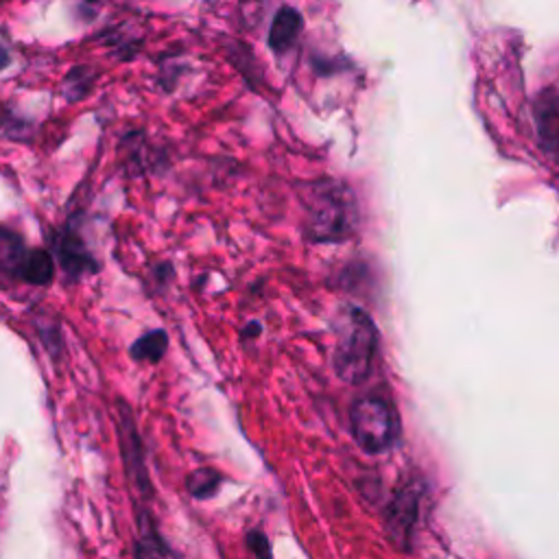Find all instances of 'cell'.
Segmentation results:
<instances>
[{
    "instance_id": "1",
    "label": "cell",
    "mask_w": 559,
    "mask_h": 559,
    "mask_svg": "<svg viewBox=\"0 0 559 559\" xmlns=\"http://www.w3.org/2000/svg\"><path fill=\"white\" fill-rule=\"evenodd\" d=\"M378 334L369 314L360 308H347L338 317L334 369L349 384H358L371 371Z\"/></svg>"
},
{
    "instance_id": "2",
    "label": "cell",
    "mask_w": 559,
    "mask_h": 559,
    "mask_svg": "<svg viewBox=\"0 0 559 559\" xmlns=\"http://www.w3.org/2000/svg\"><path fill=\"white\" fill-rule=\"evenodd\" d=\"M349 424L356 443L369 454L389 450L400 435L393 408L380 397H360L349 411Z\"/></svg>"
},
{
    "instance_id": "3",
    "label": "cell",
    "mask_w": 559,
    "mask_h": 559,
    "mask_svg": "<svg viewBox=\"0 0 559 559\" xmlns=\"http://www.w3.org/2000/svg\"><path fill=\"white\" fill-rule=\"evenodd\" d=\"M417 513H419V498L413 487H404L402 491H397L386 509L389 539L402 550H406L411 546Z\"/></svg>"
},
{
    "instance_id": "4",
    "label": "cell",
    "mask_w": 559,
    "mask_h": 559,
    "mask_svg": "<svg viewBox=\"0 0 559 559\" xmlns=\"http://www.w3.org/2000/svg\"><path fill=\"white\" fill-rule=\"evenodd\" d=\"M120 452H122V463H124L127 476L131 478L135 489L142 493H148L151 485H148V474L144 467L142 441H140L135 421L124 404L120 406Z\"/></svg>"
},
{
    "instance_id": "5",
    "label": "cell",
    "mask_w": 559,
    "mask_h": 559,
    "mask_svg": "<svg viewBox=\"0 0 559 559\" xmlns=\"http://www.w3.org/2000/svg\"><path fill=\"white\" fill-rule=\"evenodd\" d=\"M55 258L61 264L66 277L74 280V282L81 280L83 275L98 271L96 258L90 253V249L85 247L81 236L72 229H66L55 238Z\"/></svg>"
},
{
    "instance_id": "6",
    "label": "cell",
    "mask_w": 559,
    "mask_h": 559,
    "mask_svg": "<svg viewBox=\"0 0 559 559\" xmlns=\"http://www.w3.org/2000/svg\"><path fill=\"white\" fill-rule=\"evenodd\" d=\"M33 249H28L22 236L9 227H0V273L22 280L24 269L31 260Z\"/></svg>"
},
{
    "instance_id": "7",
    "label": "cell",
    "mask_w": 559,
    "mask_h": 559,
    "mask_svg": "<svg viewBox=\"0 0 559 559\" xmlns=\"http://www.w3.org/2000/svg\"><path fill=\"white\" fill-rule=\"evenodd\" d=\"M535 120L542 144L548 151L559 148V94L546 92L535 103Z\"/></svg>"
},
{
    "instance_id": "8",
    "label": "cell",
    "mask_w": 559,
    "mask_h": 559,
    "mask_svg": "<svg viewBox=\"0 0 559 559\" xmlns=\"http://www.w3.org/2000/svg\"><path fill=\"white\" fill-rule=\"evenodd\" d=\"M301 31V15L290 9V7H282L271 22V31H269V46L280 55L284 52L288 46H293V41L297 39Z\"/></svg>"
},
{
    "instance_id": "9",
    "label": "cell",
    "mask_w": 559,
    "mask_h": 559,
    "mask_svg": "<svg viewBox=\"0 0 559 559\" xmlns=\"http://www.w3.org/2000/svg\"><path fill=\"white\" fill-rule=\"evenodd\" d=\"M168 347V336L164 330H151L142 334L133 345H131V358L138 362H157L162 360L164 352Z\"/></svg>"
},
{
    "instance_id": "10",
    "label": "cell",
    "mask_w": 559,
    "mask_h": 559,
    "mask_svg": "<svg viewBox=\"0 0 559 559\" xmlns=\"http://www.w3.org/2000/svg\"><path fill=\"white\" fill-rule=\"evenodd\" d=\"M317 229H321V238L338 236V229L343 227V203H338L334 197H323L317 205Z\"/></svg>"
},
{
    "instance_id": "11",
    "label": "cell",
    "mask_w": 559,
    "mask_h": 559,
    "mask_svg": "<svg viewBox=\"0 0 559 559\" xmlns=\"http://www.w3.org/2000/svg\"><path fill=\"white\" fill-rule=\"evenodd\" d=\"M92 81H94V72L92 68H85V66H79V68H72L63 81V94L68 100H81L90 87H92Z\"/></svg>"
},
{
    "instance_id": "12",
    "label": "cell",
    "mask_w": 559,
    "mask_h": 559,
    "mask_svg": "<svg viewBox=\"0 0 559 559\" xmlns=\"http://www.w3.org/2000/svg\"><path fill=\"white\" fill-rule=\"evenodd\" d=\"M218 483H221V476H218V472H214V469H210V467H201V469H197V472H192L190 476H188V491L194 496V498H210L214 491H216V487H218Z\"/></svg>"
},
{
    "instance_id": "13",
    "label": "cell",
    "mask_w": 559,
    "mask_h": 559,
    "mask_svg": "<svg viewBox=\"0 0 559 559\" xmlns=\"http://www.w3.org/2000/svg\"><path fill=\"white\" fill-rule=\"evenodd\" d=\"M247 546L255 559H271V544L264 533H260V531L247 533Z\"/></svg>"
},
{
    "instance_id": "14",
    "label": "cell",
    "mask_w": 559,
    "mask_h": 559,
    "mask_svg": "<svg viewBox=\"0 0 559 559\" xmlns=\"http://www.w3.org/2000/svg\"><path fill=\"white\" fill-rule=\"evenodd\" d=\"M9 61H11V57H9V50H7V48L0 44V70H2V68H4Z\"/></svg>"
}]
</instances>
